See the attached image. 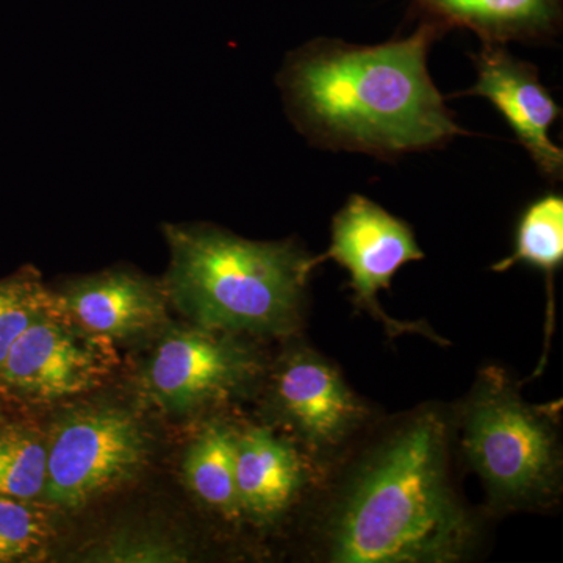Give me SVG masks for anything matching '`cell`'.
Returning <instances> with one entry per match:
<instances>
[{
    "instance_id": "1",
    "label": "cell",
    "mask_w": 563,
    "mask_h": 563,
    "mask_svg": "<svg viewBox=\"0 0 563 563\" xmlns=\"http://www.w3.org/2000/svg\"><path fill=\"white\" fill-rule=\"evenodd\" d=\"M453 409L379 418L309 503L310 555L328 563H462L483 550V517L459 490Z\"/></svg>"
},
{
    "instance_id": "2",
    "label": "cell",
    "mask_w": 563,
    "mask_h": 563,
    "mask_svg": "<svg viewBox=\"0 0 563 563\" xmlns=\"http://www.w3.org/2000/svg\"><path fill=\"white\" fill-rule=\"evenodd\" d=\"M443 33L421 21L412 35L376 46L331 38L303 44L277 76L292 124L320 150L384 161L468 135L428 69L429 51Z\"/></svg>"
},
{
    "instance_id": "3",
    "label": "cell",
    "mask_w": 563,
    "mask_h": 563,
    "mask_svg": "<svg viewBox=\"0 0 563 563\" xmlns=\"http://www.w3.org/2000/svg\"><path fill=\"white\" fill-rule=\"evenodd\" d=\"M169 301L192 324L254 336L301 329L313 255L295 240L252 242L207 224L166 225Z\"/></svg>"
},
{
    "instance_id": "4",
    "label": "cell",
    "mask_w": 563,
    "mask_h": 563,
    "mask_svg": "<svg viewBox=\"0 0 563 563\" xmlns=\"http://www.w3.org/2000/svg\"><path fill=\"white\" fill-rule=\"evenodd\" d=\"M561 407L525 401L501 366H485L453 409L455 451L487 493V514L548 512L561 504Z\"/></svg>"
},
{
    "instance_id": "5",
    "label": "cell",
    "mask_w": 563,
    "mask_h": 563,
    "mask_svg": "<svg viewBox=\"0 0 563 563\" xmlns=\"http://www.w3.org/2000/svg\"><path fill=\"white\" fill-rule=\"evenodd\" d=\"M268 410L324 473L380 418L331 358L303 343H292L274 366Z\"/></svg>"
},
{
    "instance_id": "6",
    "label": "cell",
    "mask_w": 563,
    "mask_h": 563,
    "mask_svg": "<svg viewBox=\"0 0 563 563\" xmlns=\"http://www.w3.org/2000/svg\"><path fill=\"white\" fill-rule=\"evenodd\" d=\"M146 457V433L133 415L111 407L79 410L47 444L43 496L76 509L131 481Z\"/></svg>"
},
{
    "instance_id": "7",
    "label": "cell",
    "mask_w": 563,
    "mask_h": 563,
    "mask_svg": "<svg viewBox=\"0 0 563 563\" xmlns=\"http://www.w3.org/2000/svg\"><path fill=\"white\" fill-rule=\"evenodd\" d=\"M263 369L261 352L244 335L192 325L158 343L144 384L163 409L190 413L246 395Z\"/></svg>"
},
{
    "instance_id": "8",
    "label": "cell",
    "mask_w": 563,
    "mask_h": 563,
    "mask_svg": "<svg viewBox=\"0 0 563 563\" xmlns=\"http://www.w3.org/2000/svg\"><path fill=\"white\" fill-rule=\"evenodd\" d=\"M422 258L424 252L406 221L365 196L352 195L333 217L328 251L314 262L333 261L346 269L352 302L380 322L388 335L417 333L446 346V340L428 322L396 320L377 299L380 291L390 290L393 277L404 265Z\"/></svg>"
},
{
    "instance_id": "9",
    "label": "cell",
    "mask_w": 563,
    "mask_h": 563,
    "mask_svg": "<svg viewBox=\"0 0 563 563\" xmlns=\"http://www.w3.org/2000/svg\"><path fill=\"white\" fill-rule=\"evenodd\" d=\"M57 302L21 333L0 366V393L27 402L57 401L103 383L117 354Z\"/></svg>"
},
{
    "instance_id": "10",
    "label": "cell",
    "mask_w": 563,
    "mask_h": 563,
    "mask_svg": "<svg viewBox=\"0 0 563 563\" xmlns=\"http://www.w3.org/2000/svg\"><path fill=\"white\" fill-rule=\"evenodd\" d=\"M477 80L470 90L453 95L488 99L510 125L521 146L544 179L561 181L563 151L550 139V129L561 118V107L551 98L532 63L514 57L503 44L483 43L473 55Z\"/></svg>"
},
{
    "instance_id": "11",
    "label": "cell",
    "mask_w": 563,
    "mask_h": 563,
    "mask_svg": "<svg viewBox=\"0 0 563 563\" xmlns=\"http://www.w3.org/2000/svg\"><path fill=\"white\" fill-rule=\"evenodd\" d=\"M324 472L301 448L269 426L236 429L235 477L242 517L255 525L280 521L312 501Z\"/></svg>"
},
{
    "instance_id": "12",
    "label": "cell",
    "mask_w": 563,
    "mask_h": 563,
    "mask_svg": "<svg viewBox=\"0 0 563 563\" xmlns=\"http://www.w3.org/2000/svg\"><path fill=\"white\" fill-rule=\"evenodd\" d=\"M81 328L109 340L132 339L166 320L163 284L131 269H110L68 285L58 296Z\"/></svg>"
},
{
    "instance_id": "13",
    "label": "cell",
    "mask_w": 563,
    "mask_h": 563,
    "mask_svg": "<svg viewBox=\"0 0 563 563\" xmlns=\"http://www.w3.org/2000/svg\"><path fill=\"white\" fill-rule=\"evenodd\" d=\"M422 21L466 29L483 43H547L562 29V0H412Z\"/></svg>"
},
{
    "instance_id": "14",
    "label": "cell",
    "mask_w": 563,
    "mask_h": 563,
    "mask_svg": "<svg viewBox=\"0 0 563 563\" xmlns=\"http://www.w3.org/2000/svg\"><path fill=\"white\" fill-rule=\"evenodd\" d=\"M236 429L211 422L192 442L184 473L196 498L228 523L243 520L235 477Z\"/></svg>"
},
{
    "instance_id": "15",
    "label": "cell",
    "mask_w": 563,
    "mask_h": 563,
    "mask_svg": "<svg viewBox=\"0 0 563 563\" xmlns=\"http://www.w3.org/2000/svg\"><path fill=\"white\" fill-rule=\"evenodd\" d=\"M518 263H526L547 277L550 298L547 335L550 340L553 324V282L563 263V198L558 192L542 196L526 207L515 231L512 254L495 263L492 269L506 273Z\"/></svg>"
},
{
    "instance_id": "16",
    "label": "cell",
    "mask_w": 563,
    "mask_h": 563,
    "mask_svg": "<svg viewBox=\"0 0 563 563\" xmlns=\"http://www.w3.org/2000/svg\"><path fill=\"white\" fill-rule=\"evenodd\" d=\"M47 477V444L27 426L0 420V496L35 499Z\"/></svg>"
},
{
    "instance_id": "17",
    "label": "cell",
    "mask_w": 563,
    "mask_h": 563,
    "mask_svg": "<svg viewBox=\"0 0 563 563\" xmlns=\"http://www.w3.org/2000/svg\"><path fill=\"white\" fill-rule=\"evenodd\" d=\"M57 302L31 273L0 280V366L21 333Z\"/></svg>"
},
{
    "instance_id": "18",
    "label": "cell",
    "mask_w": 563,
    "mask_h": 563,
    "mask_svg": "<svg viewBox=\"0 0 563 563\" xmlns=\"http://www.w3.org/2000/svg\"><path fill=\"white\" fill-rule=\"evenodd\" d=\"M51 533L49 518L32 499L0 496V563L38 554Z\"/></svg>"
},
{
    "instance_id": "19",
    "label": "cell",
    "mask_w": 563,
    "mask_h": 563,
    "mask_svg": "<svg viewBox=\"0 0 563 563\" xmlns=\"http://www.w3.org/2000/svg\"><path fill=\"white\" fill-rule=\"evenodd\" d=\"M184 553L177 551L172 543L162 542L154 537H125L107 544V550L99 553L101 561L111 562H176L181 561Z\"/></svg>"
}]
</instances>
